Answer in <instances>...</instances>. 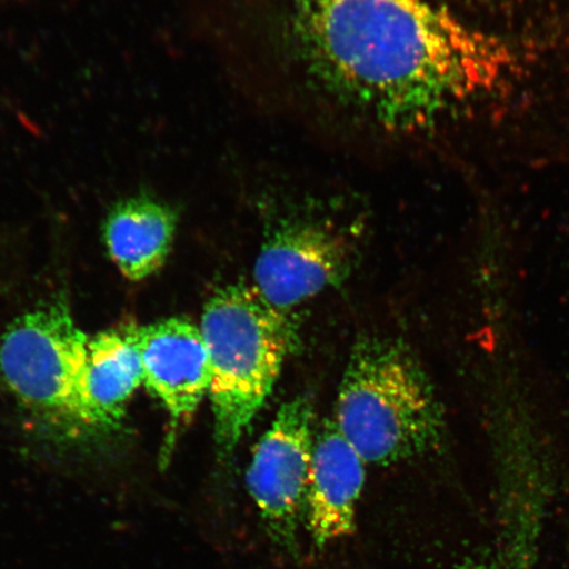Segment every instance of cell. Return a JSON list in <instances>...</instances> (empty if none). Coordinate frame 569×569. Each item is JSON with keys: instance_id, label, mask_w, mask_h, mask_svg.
Wrapping results in <instances>:
<instances>
[{"instance_id": "10", "label": "cell", "mask_w": 569, "mask_h": 569, "mask_svg": "<svg viewBox=\"0 0 569 569\" xmlns=\"http://www.w3.org/2000/svg\"><path fill=\"white\" fill-rule=\"evenodd\" d=\"M177 224V212L159 199L146 194L127 198L107 213V252L128 280L148 279L166 264Z\"/></svg>"}, {"instance_id": "7", "label": "cell", "mask_w": 569, "mask_h": 569, "mask_svg": "<svg viewBox=\"0 0 569 569\" xmlns=\"http://www.w3.org/2000/svg\"><path fill=\"white\" fill-rule=\"evenodd\" d=\"M142 383L167 409L172 432L167 439L172 450L177 427L193 417L209 393L211 372L208 348L201 329L188 319H162L138 330Z\"/></svg>"}, {"instance_id": "2", "label": "cell", "mask_w": 569, "mask_h": 569, "mask_svg": "<svg viewBox=\"0 0 569 569\" xmlns=\"http://www.w3.org/2000/svg\"><path fill=\"white\" fill-rule=\"evenodd\" d=\"M336 423L366 465L389 466L443 442L445 409L429 373L402 340L356 341L341 379Z\"/></svg>"}, {"instance_id": "1", "label": "cell", "mask_w": 569, "mask_h": 569, "mask_svg": "<svg viewBox=\"0 0 569 569\" xmlns=\"http://www.w3.org/2000/svg\"><path fill=\"white\" fill-rule=\"evenodd\" d=\"M306 68L390 130H417L488 94L511 67L493 36L430 0H295Z\"/></svg>"}, {"instance_id": "6", "label": "cell", "mask_w": 569, "mask_h": 569, "mask_svg": "<svg viewBox=\"0 0 569 569\" xmlns=\"http://www.w3.org/2000/svg\"><path fill=\"white\" fill-rule=\"evenodd\" d=\"M353 262L350 241L329 226L287 222L262 246L253 287L267 302L284 311L343 282Z\"/></svg>"}, {"instance_id": "4", "label": "cell", "mask_w": 569, "mask_h": 569, "mask_svg": "<svg viewBox=\"0 0 569 569\" xmlns=\"http://www.w3.org/2000/svg\"><path fill=\"white\" fill-rule=\"evenodd\" d=\"M89 337L66 305L18 318L0 339V373L27 408L48 421L82 425L80 377Z\"/></svg>"}, {"instance_id": "8", "label": "cell", "mask_w": 569, "mask_h": 569, "mask_svg": "<svg viewBox=\"0 0 569 569\" xmlns=\"http://www.w3.org/2000/svg\"><path fill=\"white\" fill-rule=\"evenodd\" d=\"M365 482L366 461L340 436L336 423H325L315 440L305 509L306 528L319 549L355 531Z\"/></svg>"}, {"instance_id": "5", "label": "cell", "mask_w": 569, "mask_h": 569, "mask_svg": "<svg viewBox=\"0 0 569 569\" xmlns=\"http://www.w3.org/2000/svg\"><path fill=\"white\" fill-rule=\"evenodd\" d=\"M315 411L308 397L283 403L254 447L247 471L249 495L274 543L297 547L305 523L315 431Z\"/></svg>"}, {"instance_id": "3", "label": "cell", "mask_w": 569, "mask_h": 569, "mask_svg": "<svg viewBox=\"0 0 569 569\" xmlns=\"http://www.w3.org/2000/svg\"><path fill=\"white\" fill-rule=\"evenodd\" d=\"M199 329L210 360L213 433L226 457L272 393L296 348L295 326L253 284L239 282L210 298Z\"/></svg>"}, {"instance_id": "9", "label": "cell", "mask_w": 569, "mask_h": 569, "mask_svg": "<svg viewBox=\"0 0 569 569\" xmlns=\"http://www.w3.org/2000/svg\"><path fill=\"white\" fill-rule=\"evenodd\" d=\"M139 327H123L89 339L80 377L82 425L112 429L142 383Z\"/></svg>"}]
</instances>
